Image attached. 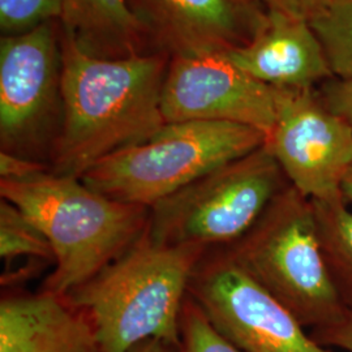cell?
<instances>
[{
  "instance_id": "cell-14",
  "label": "cell",
  "mask_w": 352,
  "mask_h": 352,
  "mask_svg": "<svg viewBox=\"0 0 352 352\" xmlns=\"http://www.w3.org/2000/svg\"><path fill=\"white\" fill-rule=\"evenodd\" d=\"M62 30L91 55L118 59L144 54L151 37L131 0H63Z\"/></svg>"
},
{
  "instance_id": "cell-3",
  "label": "cell",
  "mask_w": 352,
  "mask_h": 352,
  "mask_svg": "<svg viewBox=\"0 0 352 352\" xmlns=\"http://www.w3.org/2000/svg\"><path fill=\"white\" fill-rule=\"evenodd\" d=\"M1 199L12 202L43 232L55 269L43 291L67 296L132 247L148 226L149 208L116 201L80 177L46 173L0 180Z\"/></svg>"
},
{
  "instance_id": "cell-15",
  "label": "cell",
  "mask_w": 352,
  "mask_h": 352,
  "mask_svg": "<svg viewBox=\"0 0 352 352\" xmlns=\"http://www.w3.org/2000/svg\"><path fill=\"white\" fill-rule=\"evenodd\" d=\"M312 202L329 273L344 305L352 311V210L344 197Z\"/></svg>"
},
{
  "instance_id": "cell-24",
  "label": "cell",
  "mask_w": 352,
  "mask_h": 352,
  "mask_svg": "<svg viewBox=\"0 0 352 352\" xmlns=\"http://www.w3.org/2000/svg\"><path fill=\"white\" fill-rule=\"evenodd\" d=\"M128 352H182V344L162 340H149L139 343Z\"/></svg>"
},
{
  "instance_id": "cell-22",
  "label": "cell",
  "mask_w": 352,
  "mask_h": 352,
  "mask_svg": "<svg viewBox=\"0 0 352 352\" xmlns=\"http://www.w3.org/2000/svg\"><path fill=\"white\" fill-rule=\"evenodd\" d=\"M312 337L325 347L331 346L343 351L352 352V311L349 309L334 325L314 331Z\"/></svg>"
},
{
  "instance_id": "cell-25",
  "label": "cell",
  "mask_w": 352,
  "mask_h": 352,
  "mask_svg": "<svg viewBox=\"0 0 352 352\" xmlns=\"http://www.w3.org/2000/svg\"><path fill=\"white\" fill-rule=\"evenodd\" d=\"M342 195L349 205H352V164L342 182Z\"/></svg>"
},
{
  "instance_id": "cell-20",
  "label": "cell",
  "mask_w": 352,
  "mask_h": 352,
  "mask_svg": "<svg viewBox=\"0 0 352 352\" xmlns=\"http://www.w3.org/2000/svg\"><path fill=\"white\" fill-rule=\"evenodd\" d=\"M47 166L36 158H28L8 151H0V180L20 182L50 173Z\"/></svg>"
},
{
  "instance_id": "cell-4",
  "label": "cell",
  "mask_w": 352,
  "mask_h": 352,
  "mask_svg": "<svg viewBox=\"0 0 352 352\" xmlns=\"http://www.w3.org/2000/svg\"><path fill=\"white\" fill-rule=\"evenodd\" d=\"M223 248L302 327L317 331L347 314L322 253L314 202L292 186L243 238Z\"/></svg>"
},
{
  "instance_id": "cell-13",
  "label": "cell",
  "mask_w": 352,
  "mask_h": 352,
  "mask_svg": "<svg viewBox=\"0 0 352 352\" xmlns=\"http://www.w3.org/2000/svg\"><path fill=\"white\" fill-rule=\"evenodd\" d=\"M0 352H101L89 316L43 291L0 302Z\"/></svg>"
},
{
  "instance_id": "cell-10",
  "label": "cell",
  "mask_w": 352,
  "mask_h": 352,
  "mask_svg": "<svg viewBox=\"0 0 352 352\" xmlns=\"http://www.w3.org/2000/svg\"><path fill=\"white\" fill-rule=\"evenodd\" d=\"M161 110L164 123L228 122L267 138L276 124V89L240 71L222 52L173 55Z\"/></svg>"
},
{
  "instance_id": "cell-12",
  "label": "cell",
  "mask_w": 352,
  "mask_h": 352,
  "mask_svg": "<svg viewBox=\"0 0 352 352\" xmlns=\"http://www.w3.org/2000/svg\"><path fill=\"white\" fill-rule=\"evenodd\" d=\"M240 71L273 88H314L334 75L308 19L266 11L251 41L222 52Z\"/></svg>"
},
{
  "instance_id": "cell-1",
  "label": "cell",
  "mask_w": 352,
  "mask_h": 352,
  "mask_svg": "<svg viewBox=\"0 0 352 352\" xmlns=\"http://www.w3.org/2000/svg\"><path fill=\"white\" fill-rule=\"evenodd\" d=\"M62 119L51 170L81 177L113 151L136 145L164 123L166 52L107 59L82 50L62 30Z\"/></svg>"
},
{
  "instance_id": "cell-17",
  "label": "cell",
  "mask_w": 352,
  "mask_h": 352,
  "mask_svg": "<svg viewBox=\"0 0 352 352\" xmlns=\"http://www.w3.org/2000/svg\"><path fill=\"white\" fill-rule=\"evenodd\" d=\"M0 257L7 265L21 257L54 261V252L43 232L4 199L0 201Z\"/></svg>"
},
{
  "instance_id": "cell-9",
  "label": "cell",
  "mask_w": 352,
  "mask_h": 352,
  "mask_svg": "<svg viewBox=\"0 0 352 352\" xmlns=\"http://www.w3.org/2000/svg\"><path fill=\"white\" fill-rule=\"evenodd\" d=\"M62 46L54 23L0 43L1 151L32 158L62 113Z\"/></svg>"
},
{
  "instance_id": "cell-8",
  "label": "cell",
  "mask_w": 352,
  "mask_h": 352,
  "mask_svg": "<svg viewBox=\"0 0 352 352\" xmlns=\"http://www.w3.org/2000/svg\"><path fill=\"white\" fill-rule=\"evenodd\" d=\"M277 116L265 146L289 186L312 201L343 197L352 164V126L314 88H274Z\"/></svg>"
},
{
  "instance_id": "cell-16",
  "label": "cell",
  "mask_w": 352,
  "mask_h": 352,
  "mask_svg": "<svg viewBox=\"0 0 352 352\" xmlns=\"http://www.w3.org/2000/svg\"><path fill=\"white\" fill-rule=\"evenodd\" d=\"M334 78H352V0H318L308 19Z\"/></svg>"
},
{
  "instance_id": "cell-6",
  "label": "cell",
  "mask_w": 352,
  "mask_h": 352,
  "mask_svg": "<svg viewBox=\"0 0 352 352\" xmlns=\"http://www.w3.org/2000/svg\"><path fill=\"white\" fill-rule=\"evenodd\" d=\"M289 182L263 145L149 209L146 234L168 245L223 248L243 238Z\"/></svg>"
},
{
  "instance_id": "cell-2",
  "label": "cell",
  "mask_w": 352,
  "mask_h": 352,
  "mask_svg": "<svg viewBox=\"0 0 352 352\" xmlns=\"http://www.w3.org/2000/svg\"><path fill=\"white\" fill-rule=\"evenodd\" d=\"M208 251L199 244L157 243L144 231L120 257L67 298L89 316L101 352H128L149 340L180 344L189 282Z\"/></svg>"
},
{
  "instance_id": "cell-11",
  "label": "cell",
  "mask_w": 352,
  "mask_h": 352,
  "mask_svg": "<svg viewBox=\"0 0 352 352\" xmlns=\"http://www.w3.org/2000/svg\"><path fill=\"white\" fill-rule=\"evenodd\" d=\"M151 37L173 55L197 56L247 45L266 12L252 0H131Z\"/></svg>"
},
{
  "instance_id": "cell-19",
  "label": "cell",
  "mask_w": 352,
  "mask_h": 352,
  "mask_svg": "<svg viewBox=\"0 0 352 352\" xmlns=\"http://www.w3.org/2000/svg\"><path fill=\"white\" fill-rule=\"evenodd\" d=\"M180 344L182 352H244L213 327L189 295L180 318Z\"/></svg>"
},
{
  "instance_id": "cell-7",
  "label": "cell",
  "mask_w": 352,
  "mask_h": 352,
  "mask_svg": "<svg viewBox=\"0 0 352 352\" xmlns=\"http://www.w3.org/2000/svg\"><path fill=\"white\" fill-rule=\"evenodd\" d=\"M188 295L213 327L244 352H331L240 266L226 248L197 265Z\"/></svg>"
},
{
  "instance_id": "cell-18",
  "label": "cell",
  "mask_w": 352,
  "mask_h": 352,
  "mask_svg": "<svg viewBox=\"0 0 352 352\" xmlns=\"http://www.w3.org/2000/svg\"><path fill=\"white\" fill-rule=\"evenodd\" d=\"M63 11V0H0V29L4 37L24 34L47 23H60Z\"/></svg>"
},
{
  "instance_id": "cell-23",
  "label": "cell",
  "mask_w": 352,
  "mask_h": 352,
  "mask_svg": "<svg viewBox=\"0 0 352 352\" xmlns=\"http://www.w3.org/2000/svg\"><path fill=\"white\" fill-rule=\"evenodd\" d=\"M266 6V11L287 13L295 17L309 19L318 0H260Z\"/></svg>"
},
{
  "instance_id": "cell-5",
  "label": "cell",
  "mask_w": 352,
  "mask_h": 352,
  "mask_svg": "<svg viewBox=\"0 0 352 352\" xmlns=\"http://www.w3.org/2000/svg\"><path fill=\"white\" fill-rule=\"evenodd\" d=\"M265 141L263 132L236 123H166L149 139L102 158L80 179L113 200L151 209Z\"/></svg>"
},
{
  "instance_id": "cell-21",
  "label": "cell",
  "mask_w": 352,
  "mask_h": 352,
  "mask_svg": "<svg viewBox=\"0 0 352 352\" xmlns=\"http://www.w3.org/2000/svg\"><path fill=\"white\" fill-rule=\"evenodd\" d=\"M324 103L352 126V78L329 81L320 94Z\"/></svg>"
}]
</instances>
